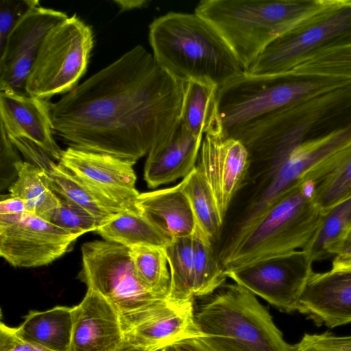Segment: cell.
I'll return each mask as SVG.
<instances>
[{"mask_svg":"<svg viewBox=\"0 0 351 351\" xmlns=\"http://www.w3.org/2000/svg\"><path fill=\"white\" fill-rule=\"evenodd\" d=\"M116 351H149L145 349L134 346L128 343L123 340L121 345L118 348Z\"/></svg>","mask_w":351,"mask_h":351,"instance_id":"41","label":"cell"},{"mask_svg":"<svg viewBox=\"0 0 351 351\" xmlns=\"http://www.w3.org/2000/svg\"><path fill=\"white\" fill-rule=\"evenodd\" d=\"M157 351H162V350L161 349V350H157Z\"/></svg>","mask_w":351,"mask_h":351,"instance_id":"44","label":"cell"},{"mask_svg":"<svg viewBox=\"0 0 351 351\" xmlns=\"http://www.w3.org/2000/svg\"><path fill=\"white\" fill-rule=\"evenodd\" d=\"M185 84L136 45L51 104L54 136L134 165L173 134Z\"/></svg>","mask_w":351,"mask_h":351,"instance_id":"1","label":"cell"},{"mask_svg":"<svg viewBox=\"0 0 351 351\" xmlns=\"http://www.w3.org/2000/svg\"><path fill=\"white\" fill-rule=\"evenodd\" d=\"M77 278L106 299L119 315L122 328L166 302L148 291L138 279L130 249L106 240L84 243Z\"/></svg>","mask_w":351,"mask_h":351,"instance_id":"7","label":"cell"},{"mask_svg":"<svg viewBox=\"0 0 351 351\" xmlns=\"http://www.w3.org/2000/svg\"><path fill=\"white\" fill-rule=\"evenodd\" d=\"M340 258H351V230L343 242L337 254Z\"/></svg>","mask_w":351,"mask_h":351,"instance_id":"40","label":"cell"},{"mask_svg":"<svg viewBox=\"0 0 351 351\" xmlns=\"http://www.w3.org/2000/svg\"><path fill=\"white\" fill-rule=\"evenodd\" d=\"M95 231L104 240L128 248L144 245L165 247L172 241L153 226L140 211L119 213Z\"/></svg>","mask_w":351,"mask_h":351,"instance_id":"24","label":"cell"},{"mask_svg":"<svg viewBox=\"0 0 351 351\" xmlns=\"http://www.w3.org/2000/svg\"><path fill=\"white\" fill-rule=\"evenodd\" d=\"M195 322L212 351H294L255 295L236 283L199 306Z\"/></svg>","mask_w":351,"mask_h":351,"instance_id":"6","label":"cell"},{"mask_svg":"<svg viewBox=\"0 0 351 351\" xmlns=\"http://www.w3.org/2000/svg\"><path fill=\"white\" fill-rule=\"evenodd\" d=\"M294 351H351V335L337 336L328 331L305 333Z\"/></svg>","mask_w":351,"mask_h":351,"instance_id":"34","label":"cell"},{"mask_svg":"<svg viewBox=\"0 0 351 351\" xmlns=\"http://www.w3.org/2000/svg\"><path fill=\"white\" fill-rule=\"evenodd\" d=\"M124 341L149 351H157L188 338L199 337L195 322L193 300H168L148 311L123 328Z\"/></svg>","mask_w":351,"mask_h":351,"instance_id":"15","label":"cell"},{"mask_svg":"<svg viewBox=\"0 0 351 351\" xmlns=\"http://www.w3.org/2000/svg\"><path fill=\"white\" fill-rule=\"evenodd\" d=\"M212 241L197 228L193 234V295H208L223 285L227 276Z\"/></svg>","mask_w":351,"mask_h":351,"instance_id":"30","label":"cell"},{"mask_svg":"<svg viewBox=\"0 0 351 351\" xmlns=\"http://www.w3.org/2000/svg\"><path fill=\"white\" fill-rule=\"evenodd\" d=\"M67 17L62 11L40 5L23 16L0 52V91L27 94L26 82L44 37Z\"/></svg>","mask_w":351,"mask_h":351,"instance_id":"13","label":"cell"},{"mask_svg":"<svg viewBox=\"0 0 351 351\" xmlns=\"http://www.w3.org/2000/svg\"><path fill=\"white\" fill-rule=\"evenodd\" d=\"M29 212L25 203L21 199L11 197L1 199L0 203V215H17Z\"/></svg>","mask_w":351,"mask_h":351,"instance_id":"37","label":"cell"},{"mask_svg":"<svg viewBox=\"0 0 351 351\" xmlns=\"http://www.w3.org/2000/svg\"><path fill=\"white\" fill-rule=\"evenodd\" d=\"M250 167L247 151L241 141L204 136L196 168L209 185L223 222L233 198L243 186Z\"/></svg>","mask_w":351,"mask_h":351,"instance_id":"14","label":"cell"},{"mask_svg":"<svg viewBox=\"0 0 351 351\" xmlns=\"http://www.w3.org/2000/svg\"><path fill=\"white\" fill-rule=\"evenodd\" d=\"M124 340L119 315L97 292L87 289L73 306V325L69 351H116Z\"/></svg>","mask_w":351,"mask_h":351,"instance_id":"17","label":"cell"},{"mask_svg":"<svg viewBox=\"0 0 351 351\" xmlns=\"http://www.w3.org/2000/svg\"><path fill=\"white\" fill-rule=\"evenodd\" d=\"M162 351H179V350L178 349V348L176 347V346L175 344L168 346L162 348Z\"/></svg>","mask_w":351,"mask_h":351,"instance_id":"42","label":"cell"},{"mask_svg":"<svg viewBox=\"0 0 351 351\" xmlns=\"http://www.w3.org/2000/svg\"><path fill=\"white\" fill-rule=\"evenodd\" d=\"M0 351H53L19 336L15 328L0 324Z\"/></svg>","mask_w":351,"mask_h":351,"instance_id":"36","label":"cell"},{"mask_svg":"<svg viewBox=\"0 0 351 351\" xmlns=\"http://www.w3.org/2000/svg\"><path fill=\"white\" fill-rule=\"evenodd\" d=\"M175 345L179 351H212L199 337L185 339Z\"/></svg>","mask_w":351,"mask_h":351,"instance_id":"38","label":"cell"},{"mask_svg":"<svg viewBox=\"0 0 351 351\" xmlns=\"http://www.w3.org/2000/svg\"><path fill=\"white\" fill-rule=\"evenodd\" d=\"M313 263L306 254L299 250L228 270L226 274L279 311L290 313L298 309L313 271Z\"/></svg>","mask_w":351,"mask_h":351,"instance_id":"9","label":"cell"},{"mask_svg":"<svg viewBox=\"0 0 351 351\" xmlns=\"http://www.w3.org/2000/svg\"><path fill=\"white\" fill-rule=\"evenodd\" d=\"M350 30L351 0L274 40L244 73L261 75L287 72L315 50Z\"/></svg>","mask_w":351,"mask_h":351,"instance_id":"11","label":"cell"},{"mask_svg":"<svg viewBox=\"0 0 351 351\" xmlns=\"http://www.w3.org/2000/svg\"><path fill=\"white\" fill-rule=\"evenodd\" d=\"M193 234L173 239L165 247L171 276L167 299L171 302L183 303L194 300Z\"/></svg>","mask_w":351,"mask_h":351,"instance_id":"28","label":"cell"},{"mask_svg":"<svg viewBox=\"0 0 351 351\" xmlns=\"http://www.w3.org/2000/svg\"><path fill=\"white\" fill-rule=\"evenodd\" d=\"M129 249L135 274L142 285L155 295L167 299L171 276L165 247L144 245Z\"/></svg>","mask_w":351,"mask_h":351,"instance_id":"29","label":"cell"},{"mask_svg":"<svg viewBox=\"0 0 351 351\" xmlns=\"http://www.w3.org/2000/svg\"><path fill=\"white\" fill-rule=\"evenodd\" d=\"M315 186L313 180H300L277 199L250 229L225 244L217 255L225 272L304 248L324 217L315 202Z\"/></svg>","mask_w":351,"mask_h":351,"instance_id":"5","label":"cell"},{"mask_svg":"<svg viewBox=\"0 0 351 351\" xmlns=\"http://www.w3.org/2000/svg\"><path fill=\"white\" fill-rule=\"evenodd\" d=\"M93 46L91 27L77 14L58 23L43 40L26 82V93L49 99L74 89L86 71Z\"/></svg>","mask_w":351,"mask_h":351,"instance_id":"8","label":"cell"},{"mask_svg":"<svg viewBox=\"0 0 351 351\" xmlns=\"http://www.w3.org/2000/svg\"><path fill=\"white\" fill-rule=\"evenodd\" d=\"M157 64L176 80L223 87L245 71L228 45L196 13L170 12L149 26Z\"/></svg>","mask_w":351,"mask_h":351,"instance_id":"4","label":"cell"},{"mask_svg":"<svg viewBox=\"0 0 351 351\" xmlns=\"http://www.w3.org/2000/svg\"><path fill=\"white\" fill-rule=\"evenodd\" d=\"M114 3L117 5L121 12L141 9L148 6L150 1L147 0H116Z\"/></svg>","mask_w":351,"mask_h":351,"instance_id":"39","label":"cell"},{"mask_svg":"<svg viewBox=\"0 0 351 351\" xmlns=\"http://www.w3.org/2000/svg\"><path fill=\"white\" fill-rule=\"evenodd\" d=\"M0 155H1V188L8 186L16 178V164L21 160L17 149L7 136L4 129L0 126Z\"/></svg>","mask_w":351,"mask_h":351,"instance_id":"35","label":"cell"},{"mask_svg":"<svg viewBox=\"0 0 351 351\" xmlns=\"http://www.w3.org/2000/svg\"><path fill=\"white\" fill-rule=\"evenodd\" d=\"M349 1L202 0L194 12L219 33L245 71L274 40Z\"/></svg>","mask_w":351,"mask_h":351,"instance_id":"3","label":"cell"},{"mask_svg":"<svg viewBox=\"0 0 351 351\" xmlns=\"http://www.w3.org/2000/svg\"><path fill=\"white\" fill-rule=\"evenodd\" d=\"M351 84V49L332 40L291 70L245 73L217 90L220 137L234 138L255 121L306 99Z\"/></svg>","mask_w":351,"mask_h":351,"instance_id":"2","label":"cell"},{"mask_svg":"<svg viewBox=\"0 0 351 351\" xmlns=\"http://www.w3.org/2000/svg\"><path fill=\"white\" fill-rule=\"evenodd\" d=\"M204 136H195L180 122L172 136L147 154L144 180L155 189L186 177L196 167Z\"/></svg>","mask_w":351,"mask_h":351,"instance_id":"19","label":"cell"},{"mask_svg":"<svg viewBox=\"0 0 351 351\" xmlns=\"http://www.w3.org/2000/svg\"><path fill=\"white\" fill-rule=\"evenodd\" d=\"M53 191L60 198L84 208L103 224L114 215L125 212L104 200L69 169L54 162L47 171Z\"/></svg>","mask_w":351,"mask_h":351,"instance_id":"25","label":"cell"},{"mask_svg":"<svg viewBox=\"0 0 351 351\" xmlns=\"http://www.w3.org/2000/svg\"><path fill=\"white\" fill-rule=\"evenodd\" d=\"M136 206L153 226L172 239L191 236L198 228L181 181L173 186L140 193Z\"/></svg>","mask_w":351,"mask_h":351,"instance_id":"20","label":"cell"},{"mask_svg":"<svg viewBox=\"0 0 351 351\" xmlns=\"http://www.w3.org/2000/svg\"><path fill=\"white\" fill-rule=\"evenodd\" d=\"M15 328L21 337L53 351H69L73 306H56L45 311H30Z\"/></svg>","mask_w":351,"mask_h":351,"instance_id":"21","label":"cell"},{"mask_svg":"<svg viewBox=\"0 0 351 351\" xmlns=\"http://www.w3.org/2000/svg\"><path fill=\"white\" fill-rule=\"evenodd\" d=\"M351 230V196L323 217L317 230L302 250L311 262L336 256Z\"/></svg>","mask_w":351,"mask_h":351,"instance_id":"26","label":"cell"},{"mask_svg":"<svg viewBox=\"0 0 351 351\" xmlns=\"http://www.w3.org/2000/svg\"><path fill=\"white\" fill-rule=\"evenodd\" d=\"M40 5L38 0H1L0 52L19 21L32 8Z\"/></svg>","mask_w":351,"mask_h":351,"instance_id":"33","label":"cell"},{"mask_svg":"<svg viewBox=\"0 0 351 351\" xmlns=\"http://www.w3.org/2000/svg\"><path fill=\"white\" fill-rule=\"evenodd\" d=\"M298 311L317 326L329 328L351 322V271H313Z\"/></svg>","mask_w":351,"mask_h":351,"instance_id":"18","label":"cell"},{"mask_svg":"<svg viewBox=\"0 0 351 351\" xmlns=\"http://www.w3.org/2000/svg\"><path fill=\"white\" fill-rule=\"evenodd\" d=\"M104 200L124 211L139 212L133 164L118 158L69 147L58 162Z\"/></svg>","mask_w":351,"mask_h":351,"instance_id":"12","label":"cell"},{"mask_svg":"<svg viewBox=\"0 0 351 351\" xmlns=\"http://www.w3.org/2000/svg\"><path fill=\"white\" fill-rule=\"evenodd\" d=\"M79 237L30 212L0 215V256L13 267L47 265Z\"/></svg>","mask_w":351,"mask_h":351,"instance_id":"10","label":"cell"},{"mask_svg":"<svg viewBox=\"0 0 351 351\" xmlns=\"http://www.w3.org/2000/svg\"><path fill=\"white\" fill-rule=\"evenodd\" d=\"M16 178L9 186V195L22 199L28 211L46 219L60 205V198L50 186L48 173L29 162L16 164Z\"/></svg>","mask_w":351,"mask_h":351,"instance_id":"23","label":"cell"},{"mask_svg":"<svg viewBox=\"0 0 351 351\" xmlns=\"http://www.w3.org/2000/svg\"><path fill=\"white\" fill-rule=\"evenodd\" d=\"M51 104L28 94L0 91V126L8 138L28 139L59 162L63 150L54 138Z\"/></svg>","mask_w":351,"mask_h":351,"instance_id":"16","label":"cell"},{"mask_svg":"<svg viewBox=\"0 0 351 351\" xmlns=\"http://www.w3.org/2000/svg\"><path fill=\"white\" fill-rule=\"evenodd\" d=\"M351 196V145L340 153L332 170L316 184L315 202L324 215Z\"/></svg>","mask_w":351,"mask_h":351,"instance_id":"31","label":"cell"},{"mask_svg":"<svg viewBox=\"0 0 351 351\" xmlns=\"http://www.w3.org/2000/svg\"><path fill=\"white\" fill-rule=\"evenodd\" d=\"M348 268L351 271V259L350 260V261L348 263Z\"/></svg>","mask_w":351,"mask_h":351,"instance_id":"43","label":"cell"},{"mask_svg":"<svg viewBox=\"0 0 351 351\" xmlns=\"http://www.w3.org/2000/svg\"><path fill=\"white\" fill-rule=\"evenodd\" d=\"M217 90L215 86L197 82L185 84L180 121L195 136L220 137Z\"/></svg>","mask_w":351,"mask_h":351,"instance_id":"22","label":"cell"},{"mask_svg":"<svg viewBox=\"0 0 351 351\" xmlns=\"http://www.w3.org/2000/svg\"><path fill=\"white\" fill-rule=\"evenodd\" d=\"M47 220L71 234L79 236L95 231L101 226L97 218L88 210L62 198L60 205Z\"/></svg>","mask_w":351,"mask_h":351,"instance_id":"32","label":"cell"},{"mask_svg":"<svg viewBox=\"0 0 351 351\" xmlns=\"http://www.w3.org/2000/svg\"><path fill=\"white\" fill-rule=\"evenodd\" d=\"M181 182L198 228L213 243L221 234L223 221L209 185L196 167Z\"/></svg>","mask_w":351,"mask_h":351,"instance_id":"27","label":"cell"}]
</instances>
